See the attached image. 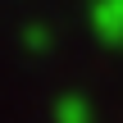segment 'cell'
Wrapping results in <instances>:
<instances>
[{"label": "cell", "mask_w": 123, "mask_h": 123, "mask_svg": "<svg viewBox=\"0 0 123 123\" xmlns=\"http://www.w3.org/2000/svg\"><path fill=\"white\" fill-rule=\"evenodd\" d=\"M96 23L110 32V37H123V0H105L96 9Z\"/></svg>", "instance_id": "6da1fadb"}]
</instances>
